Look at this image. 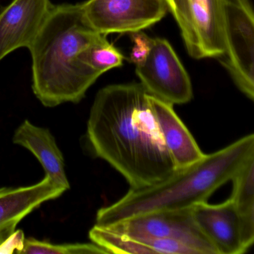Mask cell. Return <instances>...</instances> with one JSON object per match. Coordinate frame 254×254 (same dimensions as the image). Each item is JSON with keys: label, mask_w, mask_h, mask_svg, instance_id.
<instances>
[{"label": "cell", "mask_w": 254, "mask_h": 254, "mask_svg": "<svg viewBox=\"0 0 254 254\" xmlns=\"http://www.w3.org/2000/svg\"><path fill=\"white\" fill-rule=\"evenodd\" d=\"M151 95L140 83L101 89L87 122L92 152L139 188L167 178L175 166L159 129Z\"/></svg>", "instance_id": "6da1fadb"}, {"label": "cell", "mask_w": 254, "mask_h": 254, "mask_svg": "<svg viewBox=\"0 0 254 254\" xmlns=\"http://www.w3.org/2000/svg\"><path fill=\"white\" fill-rule=\"evenodd\" d=\"M100 34L89 26L80 4L53 5L29 47L32 89L46 107L78 103L100 77L79 56Z\"/></svg>", "instance_id": "7a4b0ae2"}, {"label": "cell", "mask_w": 254, "mask_h": 254, "mask_svg": "<svg viewBox=\"0 0 254 254\" xmlns=\"http://www.w3.org/2000/svg\"><path fill=\"white\" fill-rule=\"evenodd\" d=\"M253 157L254 134L251 133L219 151L205 154L191 166L175 169L156 184L130 188L120 200L98 210L96 224L106 227L149 212L190 209L206 202Z\"/></svg>", "instance_id": "3957f363"}, {"label": "cell", "mask_w": 254, "mask_h": 254, "mask_svg": "<svg viewBox=\"0 0 254 254\" xmlns=\"http://www.w3.org/2000/svg\"><path fill=\"white\" fill-rule=\"evenodd\" d=\"M224 52L217 60L236 87L254 99V14L249 0H222Z\"/></svg>", "instance_id": "277c9868"}, {"label": "cell", "mask_w": 254, "mask_h": 254, "mask_svg": "<svg viewBox=\"0 0 254 254\" xmlns=\"http://www.w3.org/2000/svg\"><path fill=\"white\" fill-rule=\"evenodd\" d=\"M194 59H218L224 52L222 0H166Z\"/></svg>", "instance_id": "5b68a950"}, {"label": "cell", "mask_w": 254, "mask_h": 254, "mask_svg": "<svg viewBox=\"0 0 254 254\" xmlns=\"http://www.w3.org/2000/svg\"><path fill=\"white\" fill-rule=\"evenodd\" d=\"M81 5L89 26L105 36L148 29L168 11L166 0H87Z\"/></svg>", "instance_id": "8992f818"}, {"label": "cell", "mask_w": 254, "mask_h": 254, "mask_svg": "<svg viewBox=\"0 0 254 254\" xmlns=\"http://www.w3.org/2000/svg\"><path fill=\"white\" fill-rule=\"evenodd\" d=\"M140 84L149 94L171 105H184L193 98L190 75L169 41L153 38L148 57L136 66Z\"/></svg>", "instance_id": "52a82bcc"}, {"label": "cell", "mask_w": 254, "mask_h": 254, "mask_svg": "<svg viewBox=\"0 0 254 254\" xmlns=\"http://www.w3.org/2000/svg\"><path fill=\"white\" fill-rule=\"evenodd\" d=\"M191 209L149 212L105 227L127 237L173 239L191 247L198 254H217L194 222Z\"/></svg>", "instance_id": "ba28073f"}, {"label": "cell", "mask_w": 254, "mask_h": 254, "mask_svg": "<svg viewBox=\"0 0 254 254\" xmlns=\"http://www.w3.org/2000/svg\"><path fill=\"white\" fill-rule=\"evenodd\" d=\"M191 211L194 222L217 254H245L254 245L231 199L219 204L201 202Z\"/></svg>", "instance_id": "9c48e42d"}, {"label": "cell", "mask_w": 254, "mask_h": 254, "mask_svg": "<svg viewBox=\"0 0 254 254\" xmlns=\"http://www.w3.org/2000/svg\"><path fill=\"white\" fill-rule=\"evenodd\" d=\"M53 5L50 0H12L0 11V61L17 49H29Z\"/></svg>", "instance_id": "30bf717a"}, {"label": "cell", "mask_w": 254, "mask_h": 254, "mask_svg": "<svg viewBox=\"0 0 254 254\" xmlns=\"http://www.w3.org/2000/svg\"><path fill=\"white\" fill-rule=\"evenodd\" d=\"M65 191L47 175L33 186L0 189V248L12 240L16 227L23 218L44 202L57 198Z\"/></svg>", "instance_id": "8fae6325"}, {"label": "cell", "mask_w": 254, "mask_h": 254, "mask_svg": "<svg viewBox=\"0 0 254 254\" xmlns=\"http://www.w3.org/2000/svg\"><path fill=\"white\" fill-rule=\"evenodd\" d=\"M152 96V95H151ZM153 111L175 169L191 166L201 160L204 153L181 121L174 105L151 96Z\"/></svg>", "instance_id": "7c38bea8"}, {"label": "cell", "mask_w": 254, "mask_h": 254, "mask_svg": "<svg viewBox=\"0 0 254 254\" xmlns=\"http://www.w3.org/2000/svg\"><path fill=\"white\" fill-rule=\"evenodd\" d=\"M13 142L29 150L39 160L47 176L69 190L63 154L48 129L34 126L26 120L14 133Z\"/></svg>", "instance_id": "4fadbf2b"}, {"label": "cell", "mask_w": 254, "mask_h": 254, "mask_svg": "<svg viewBox=\"0 0 254 254\" xmlns=\"http://www.w3.org/2000/svg\"><path fill=\"white\" fill-rule=\"evenodd\" d=\"M89 236L92 242L109 254H198L195 250L179 241L127 237L96 224L90 230Z\"/></svg>", "instance_id": "5bb4252c"}, {"label": "cell", "mask_w": 254, "mask_h": 254, "mask_svg": "<svg viewBox=\"0 0 254 254\" xmlns=\"http://www.w3.org/2000/svg\"><path fill=\"white\" fill-rule=\"evenodd\" d=\"M254 157L250 159L234 175L230 198L237 208L247 233L254 238Z\"/></svg>", "instance_id": "9a60e30c"}, {"label": "cell", "mask_w": 254, "mask_h": 254, "mask_svg": "<svg viewBox=\"0 0 254 254\" xmlns=\"http://www.w3.org/2000/svg\"><path fill=\"white\" fill-rule=\"evenodd\" d=\"M79 59L86 66L99 75L114 68L121 67L125 56L107 40L105 35H100L82 53Z\"/></svg>", "instance_id": "2e32d148"}, {"label": "cell", "mask_w": 254, "mask_h": 254, "mask_svg": "<svg viewBox=\"0 0 254 254\" xmlns=\"http://www.w3.org/2000/svg\"><path fill=\"white\" fill-rule=\"evenodd\" d=\"M20 254H108L109 253L95 243L53 245L37 239H24Z\"/></svg>", "instance_id": "e0dca14e"}, {"label": "cell", "mask_w": 254, "mask_h": 254, "mask_svg": "<svg viewBox=\"0 0 254 254\" xmlns=\"http://www.w3.org/2000/svg\"><path fill=\"white\" fill-rule=\"evenodd\" d=\"M130 35L133 42L130 62L134 64L135 66H139L148 57L152 46L153 38L148 37L142 31L130 33Z\"/></svg>", "instance_id": "ac0fdd59"}]
</instances>
